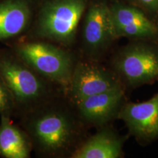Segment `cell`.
<instances>
[{
    "label": "cell",
    "mask_w": 158,
    "mask_h": 158,
    "mask_svg": "<svg viewBox=\"0 0 158 158\" xmlns=\"http://www.w3.org/2000/svg\"><path fill=\"white\" fill-rule=\"evenodd\" d=\"M94 135L84 140L71 158H119L124 156L126 138L110 126L98 128Z\"/></svg>",
    "instance_id": "cell-12"
},
{
    "label": "cell",
    "mask_w": 158,
    "mask_h": 158,
    "mask_svg": "<svg viewBox=\"0 0 158 158\" xmlns=\"http://www.w3.org/2000/svg\"><path fill=\"white\" fill-rule=\"evenodd\" d=\"M89 0H41L28 36L65 48L75 44Z\"/></svg>",
    "instance_id": "cell-2"
},
{
    "label": "cell",
    "mask_w": 158,
    "mask_h": 158,
    "mask_svg": "<svg viewBox=\"0 0 158 158\" xmlns=\"http://www.w3.org/2000/svg\"><path fill=\"white\" fill-rule=\"evenodd\" d=\"M110 68L124 89H135L158 81V43L132 40L118 48Z\"/></svg>",
    "instance_id": "cell-5"
},
{
    "label": "cell",
    "mask_w": 158,
    "mask_h": 158,
    "mask_svg": "<svg viewBox=\"0 0 158 158\" xmlns=\"http://www.w3.org/2000/svg\"><path fill=\"white\" fill-rule=\"evenodd\" d=\"M143 10L158 23V0H123Z\"/></svg>",
    "instance_id": "cell-15"
},
{
    "label": "cell",
    "mask_w": 158,
    "mask_h": 158,
    "mask_svg": "<svg viewBox=\"0 0 158 158\" xmlns=\"http://www.w3.org/2000/svg\"><path fill=\"white\" fill-rule=\"evenodd\" d=\"M10 49L37 74L56 85L66 95L77 60L62 45L44 40L26 38Z\"/></svg>",
    "instance_id": "cell-4"
},
{
    "label": "cell",
    "mask_w": 158,
    "mask_h": 158,
    "mask_svg": "<svg viewBox=\"0 0 158 158\" xmlns=\"http://www.w3.org/2000/svg\"><path fill=\"white\" fill-rule=\"evenodd\" d=\"M118 86L123 85L110 67L81 58L75 65L66 96L75 105L89 96Z\"/></svg>",
    "instance_id": "cell-7"
},
{
    "label": "cell",
    "mask_w": 158,
    "mask_h": 158,
    "mask_svg": "<svg viewBox=\"0 0 158 158\" xmlns=\"http://www.w3.org/2000/svg\"><path fill=\"white\" fill-rule=\"evenodd\" d=\"M15 112H16V108L14 98L0 76V115L11 116Z\"/></svg>",
    "instance_id": "cell-14"
},
{
    "label": "cell",
    "mask_w": 158,
    "mask_h": 158,
    "mask_svg": "<svg viewBox=\"0 0 158 158\" xmlns=\"http://www.w3.org/2000/svg\"><path fill=\"white\" fill-rule=\"evenodd\" d=\"M38 0L0 1V41L29 31L36 13Z\"/></svg>",
    "instance_id": "cell-11"
},
{
    "label": "cell",
    "mask_w": 158,
    "mask_h": 158,
    "mask_svg": "<svg viewBox=\"0 0 158 158\" xmlns=\"http://www.w3.org/2000/svg\"><path fill=\"white\" fill-rule=\"evenodd\" d=\"M118 119L124 122L130 135L140 145L158 140V93L147 101L126 102Z\"/></svg>",
    "instance_id": "cell-10"
},
{
    "label": "cell",
    "mask_w": 158,
    "mask_h": 158,
    "mask_svg": "<svg viewBox=\"0 0 158 158\" xmlns=\"http://www.w3.org/2000/svg\"><path fill=\"white\" fill-rule=\"evenodd\" d=\"M0 76L21 115L57 98L56 85L35 72L11 49L0 48Z\"/></svg>",
    "instance_id": "cell-3"
},
{
    "label": "cell",
    "mask_w": 158,
    "mask_h": 158,
    "mask_svg": "<svg viewBox=\"0 0 158 158\" xmlns=\"http://www.w3.org/2000/svg\"><path fill=\"white\" fill-rule=\"evenodd\" d=\"M109 7L116 40L158 43V23L143 10L123 0H109Z\"/></svg>",
    "instance_id": "cell-8"
},
{
    "label": "cell",
    "mask_w": 158,
    "mask_h": 158,
    "mask_svg": "<svg viewBox=\"0 0 158 158\" xmlns=\"http://www.w3.org/2000/svg\"><path fill=\"white\" fill-rule=\"evenodd\" d=\"M81 21L82 58L100 62L116 40L110 19L109 0H89Z\"/></svg>",
    "instance_id": "cell-6"
},
{
    "label": "cell",
    "mask_w": 158,
    "mask_h": 158,
    "mask_svg": "<svg viewBox=\"0 0 158 158\" xmlns=\"http://www.w3.org/2000/svg\"><path fill=\"white\" fill-rule=\"evenodd\" d=\"M126 102L125 89L118 86L89 96L74 106L77 115L84 125L100 128L118 119Z\"/></svg>",
    "instance_id": "cell-9"
},
{
    "label": "cell",
    "mask_w": 158,
    "mask_h": 158,
    "mask_svg": "<svg viewBox=\"0 0 158 158\" xmlns=\"http://www.w3.org/2000/svg\"><path fill=\"white\" fill-rule=\"evenodd\" d=\"M0 156L5 158H29L32 145L24 130L11 121V116L0 115Z\"/></svg>",
    "instance_id": "cell-13"
},
{
    "label": "cell",
    "mask_w": 158,
    "mask_h": 158,
    "mask_svg": "<svg viewBox=\"0 0 158 158\" xmlns=\"http://www.w3.org/2000/svg\"><path fill=\"white\" fill-rule=\"evenodd\" d=\"M56 98L21 115L22 125L40 155L70 157L85 140V125L76 111Z\"/></svg>",
    "instance_id": "cell-1"
}]
</instances>
